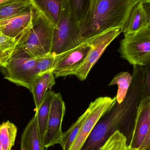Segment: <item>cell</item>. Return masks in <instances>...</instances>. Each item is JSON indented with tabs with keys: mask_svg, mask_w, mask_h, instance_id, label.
<instances>
[{
	"mask_svg": "<svg viewBox=\"0 0 150 150\" xmlns=\"http://www.w3.org/2000/svg\"><path fill=\"white\" fill-rule=\"evenodd\" d=\"M132 81L127 97L116 104L100 120L81 150H98L107 139L137 112L141 101V74L140 66H134Z\"/></svg>",
	"mask_w": 150,
	"mask_h": 150,
	"instance_id": "6da1fadb",
	"label": "cell"
},
{
	"mask_svg": "<svg viewBox=\"0 0 150 150\" xmlns=\"http://www.w3.org/2000/svg\"><path fill=\"white\" fill-rule=\"evenodd\" d=\"M136 0H99L81 26L84 42L111 29L123 27Z\"/></svg>",
	"mask_w": 150,
	"mask_h": 150,
	"instance_id": "7a4b0ae2",
	"label": "cell"
},
{
	"mask_svg": "<svg viewBox=\"0 0 150 150\" xmlns=\"http://www.w3.org/2000/svg\"><path fill=\"white\" fill-rule=\"evenodd\" d=\"M54 25L39 11L31 25L17 42L30 57L37 58L51 53Z\"/></svg>",
	"mask_w": 150,
	"mask_h": 150,
	"instance_id": "3957f363",
	"label": "cell"
},
{
	"mask_svg": "<svg viewBox=\"0 0 150 150\" xmlns=\"http://www.w3.org/2000/svg\"><path fill=\"white\" fill-rule=\"evenodd\" d=\"M80 24L71 11L69 0H63L57 26L54 28L51 53L57 55L83 43Z\"/></svg>",
	"mask_w": 150,
	"mask_h": 150,
	"instance_id": "277c9868",
	"label": "cell"
},
{
	"mask_svg": "<svg viewBox=\"0 0 150 150\" xmlns=\"http://www.w3.org/2000/svg\"><path fill=\"white\" fill-rule=\"evenodd\" d=\"M37 62V58L30 57L22 48L16 47L7 64L1 69L5 79L31 92L33 85L39 74Z\"/></svg>",
	"mask_w": 150,
	"mask_h": 150,
	"instance_id": "5b68a950",
	"label": "cell"
},
{
	"mask_svg": "<svg viewBox=\"0 0 150 150\" xmlns=\"http://www.w3.org/2000/svg\"><path fill=\"white\" fill-rule=\"evenodd\" d=\"M120 57L133 66L150 62V27L124 36L118 49Z\"/></svg>",
	"mask_w": 150,
	"mask_h": 150,
	"instance_id": "8992f818",
	"label": "cell"
},
{
	"mask_svg": "<svg viewBox=\"0 0 150 150\" xmlns=\"http://www.w3.org/2000/svg\"><path fill=\"white\" fill-rule=\"evenodd\" d=\"M116 97H100L90 103L87 115L69 150H81L100 120L116 104Z\"/></svg>",
	"mask_w": 150,
	"mask_h": 150,
	"instance_id": "52a82bcc",
	"label": "cell"
},
{
	"mask_svg": "<svg viewBox=\"0 0 150 150\" xmlns=\"http://www.w3.org/2000/svg\"><path fill=\"white\" fill-rule=\"evenodd\" d=\"M121 33L120 28L111 29L91 38V50L84 62L74 75L81 81L85 80L108 47Z\"/></svg>",
	"mask_w": 150,
	"mask_h": 150,
	"instance_id": "ba28073f",
	"label": "cell"
},
{
	"mask_svg": "<svg viewBox=\"0 0 150 150\" xmlns=\"http://www.w3.org/2000/svg\"><path fill=\"white\" fill-rule=\"evenodd\" d=\"M91 48L90 39L69 51L56 55L53 69L55 78L74 75L84 62Z\"/></svg>",
	"mask_w": 150,
	"mask_h": 150,
	"instance_id": "9c48e42d",
	"label": "cell"
},
{
	"mask_svg": "<svg viewBox=\"0 0 150 150\" xmlns=\"http://www.w3.org/2000/svg\"><path fill=\"white\" fill-rule=\"evenodd\" d=\"M65 112V102L61 94L54 92L51 102L47 129L43 144L45 149L60 143L63 134L62 123Z\"/></svg>",
	"mask_w": 150,
	"mask_h": 150,
	"instance_id": "30bf717a",
	"label": "cell"
},
{
	"mask_svg": "<svg viewBox=\"0 0 150 150\" xmlns=\"http://www.w3.org/2000/svg\"><path fill=\"white\" fill-rule=\"evenodd\" d=\"M38 12L33 5L26 12L0 21V30L5 35L18 42L30 27Z\"/></svg>",
	"mask_w": 150,
	"mask_h": 150,
	"instance_id": "8fae6325",
	"label": "cell"
},
{
	"mask_svg": "<svg viewBox=\"0 0 150 150\" xmlns=\"http://www.w3.org/2000/svg\"><path fill=\"white\" fill-rule=\"evenodd\" d=\"M134 127L129 146L139 149L150 127V100L141 101L137 108Z\"/></svg>",
	"mask_w": 150,
	"mask_h": 150,
	"instance_id": "7c38bea8",
	"label": "cell"
},
{
	"mask_svg": "<svg viewBox=\"0 0 150 150\" xmlns=\"http://www.w3.org/2000/svg\"><path fill=\"white\" fill-rule=\"evenodd\" d=\"M150 27V18L144 8L143 3H137L130 11L128 17L122 28L124 36L134 33Z\"/></svg>",
	"mask_w": 150,
	"mask_h": 150,
	"instance_id": "4fadbf2b",
	"label": "cell"
},
{
	"mask_svg": "<svg viewBox=\"0 0 150 150\" xmlns=\"http://www.w3.org/2000/svg\"><path fill=\"white\" fill-rule=\"evenodd\" d=\"M55 84V76L53 70L39 74L38 76L31 91L33 95L36 111L39 108L47 91L51 90Z\"/></svg>",
	"mask_w": 150,
	"mask_h": 150,
	"instance_id": "5bb4252c",
	"label": "cell"
},
{
	"mask_svg": "<svg viewBox=\"0 0 150 150\" xmlns=\"http://www.w3.org/2000/svg\"><path fill=\"white\" fill-rule=\"evenodd\" d=\"M43 147L35 114L22 134L20 150H40Z\"/></svg>",
	"mask_w": 150,
	"mask_h": 150,
	"instance_id": "9a60e30c",
	"label": "cell"
},
{
	"mask_svg": "<svg viewBox=\"0 0 150 150\" xmlns=\"http://www.w3.org/2000/svg\"><path fill=\"white\" fill-rule=\"evenodd\" d=\"M63 0H32L34 7L54 25L57 26Z\"/></svg>",
	"mask_w": 150,
	"mask_h": 150,
	"instance_id": "2e32d148",
	"label": "cell"
},
{
	"mask_svg": "<svg viewBox=\"0 0 150 150\" xmlns=\"http://www.w3.org/2000/svg\"><path fill=\"white\" fill-rule=\"evenodd\" d=\"M33 6L31 0H8L0 4V21L26 12Z\"/></svg>",
	"mask_w": 150,
	"mask_h": 150,
	"instance_id": "e0dca14e",
	"label": "cell"
},
{
	"mask_svg": "<svg viewBox=\"0 0 150 150\" xmlns=\"http://www.w3.org/2000/svg\"><path fill=\"white\" fill-rule=\"evenodd\" d=\"M54 93V92L52 91L51 90L47 91L39 108L36 110L35 113L37 115L39 130L43 145L47 129L50 106Z\"/></svg>",
	"mask_w": 150,
	"mask_h": 150,
	"instance_id": "ac0fdd59",
	"label": "cell"
},
{
	"mask_svg": "<svg viewBox=\"0 0 150 150\" xmlns=\"http://www.w3.org/2000/svg\"><path fill=\"white\" fill-rule=\"evenodd\" d=\"M132 76L128 72H122L116 75L110 82L109 86L117 84L118 89L116 97V101L120 104L126 98L131 85Z\"/></svg>",
	"mask_w": 150,
	"mask_h": 150,
	"instance_id": "d6986e66",
	"label": "cell"
},
{
	"mask_svg": "<svg viewBox=\"0 0 150 150\" xmlns=\"http://www.w3.org/2000/svg\"><path fill=\"white\" fill-rule=\"evenodd\" d=\"M17 128L9 121L0 124V143L3 150H11L15 144Z\"/></svg>",
	"mask_w": 150,
	"mask_h": 150,
	"instance_id": "ffe728a7",
	"label": "cell"
},
{
	"mask_svg": "<svg viewBox=\"0 0 150 150\" xmlns=\"http://www.w3.org/2000/svg\"><path fill=\"white\" fill-rule=\"evenodd\" d=\"M87 114V111L86 110L67 131L63 133L60 143L62 150H69L70 149L77 136L78 134Z\"/></svg>",
	"mask_w": 150,
	"mask_h": 150,
	"instance_id": "44dd1931",
	"label": "cell"
},
{
	"mask_svg": "<svg viewBox=\"0 0 150 150\" xmlns=\"http://www.w3.org/2000/svg\"><path fill=\"white\" fill-rule=\"evenodd\" d=\"M71 11L80 24V27L86 20L89 14V0H69Z\"/></svg>",
	"mask_w": 150,
	"mask_h": 150,
	"instance_id": "7402d4cb",
	"label": "cell"
},
{
	"mask_svg": "<svg viewBox=\"0 0 150 150\" xmlns=\"http://www.w3.org/2000/svg\"><path fill=\"white\" fill-rule=\"evenodd\" d=\"M127 139L120 130L115 131L98 150H125Z\"/></svg>",
	"mask_w": 150,
	"mask_h": 150,
	"instance_id": "603a6c76",
	"label": "cell"
},
{
	"mask_svg": "<svg viewBox=\"0 0 150 150\" xmlns=\"http://www.w3.org/2000/svg\"><path fill=\"white\" fill-rule=\"evenodd\" d=\"M141 74V101L150 100V62L140 66Z\"/></svg>",
	"mask_w": 150,
	"mask_h": 150,
	"instance_id": "cb8c5ba5",
	"label": "cell"
},
{
	"mask_svg": "<svg viewBox=\"0 0 150 150\" xmlns=\"http://www.w3.org/2000/svg\"><path fill=\"white\" fill-rule=\"evenodd\" d=\"M56 56V55L54 54L49 53L43 56L37 57V67L39 74L53 70Z\"/></svg>",
	"mask_w": 150,
	"mask_h": 150,
	"instance_id": "d4e9b609",
	"label": "cell"
},
{
	"mask_svg": "<svg viewBox=\"0 0 150 150\" xmlns=\"http://www.w3.org/2000/svg\"><path fill=\"white\" fill-rule=\"evenodd\" d=\"M17 42L16 40L8 37L0 30V51L11 53L16 47Z\"/></svg>",
	"mask_w": 150,
	"mask_h": 150,
	"instance_id": "484cf974",
	"label": "cell"
},
{
	"mask_svg": "<svg viewBox=\"0 0 150 150\" xmlns=\"http://www.w3.org/2000/svg\"><path fill=\"white\" fill-rule=\"evenodd\" d=\"M150 146V127L148 133L138 150H145Z\"/></svg>",
	"mask_w": 150,
	"mask_h": 150,
	"instance_id": "4316f807",
	"label": "cell"
},
{
	"mask_svg": "<svg viewBox=\"0 0 150 150\" xmlns=\"http://www.w3.org/2000/svg\"><path fill=\"white\" fill-rule=\"evenodd\" d=\"M11 53L3 52L0 51V67H4L6 65Z\"/></svg>",
	"mask_w": 150,
	"mask_h": 150,
	"instance_id": "83f0119b",
	"label": "cell"
},
{
	"mask_svg": "<svg viewBox=\"0 0 150 150\" xmlns=\"http://www.w3.org/2000/svg\"><path fill=\"white\" fill-rule=\"evenodd\" d=\"M98 1L99 0H89V1H90V6L88 17L90 16V14H91V12L94 9V7L96 6V4H97V2H98Z\"/></svg>",
	"mask_w": 150,
	"mask_h": 150,
	"instance_id": "f1b7e54d",
	"label": "cell"
},
{
	"mask_svg": "<svg viewBox=\"0 0 150 150\" xmlns=\"http://www.w3.org/2000/svg\"><path fill=\"white\" fill-rule=\"evenodd\" d=\"M142 3L144 8L150 18V3L147 2H144Z\"/></svg>",
	"mask_w": 150,
	"mask_h": 150,
	"instance_id": "f546056e",
	"label": "cell"
},
{
	"mask_svg": "<svg viewBox=\"0 0 150 150\" xmlns=\"http://www.w3.org/2000/svg\"><path fill=\"white\" fill-rule=\"evenodd\" d=\"M125 150H138V149H133V148H131L130 146H127V147H126V149H125Z\"/></svg>",
	"mask_w": 150,
	"mask_h": 150,
	"instance_id": "4dcf8cb0",
	"label": "cell"
},
{
	"mask_svg": "<svg viewBox=\"0 0 150 150\" xmlns=\"http://www.w3.org/2000/svg\"><path fill=\"white\" fill-rule=\"evenodd\" d=\"M136 1H137L138 2H146L147 0H136Z\"/></svg>",
	"mask_w": 150,
	"mask_h": 150,
	"instance_id": "1f68e13d",
	"label": "cell"
},
{
	"mask_svg": "<svg viewBox=\"0 0 150 150\" xmlns=\"http://www.w3.org/2000/svg\"><path fill=\"white\" fill-rule=\"evenodd\" d=\"M8 1V0H0V4L2 3L7 1Z\"/></svg>",
	"mask_w": 150,
	"mask_h": 150,
	"instance_id": "d6a6232c",
	"label": "cell"
},
{
	"mask_svg": "<svg viewBox=\"0 0 150 150\" xmlns=\"http://www.w3.org/2000/svg\"><path fill=\"white\" fill-rule=\"evenodd\" d=\"M0 150H3L2 148L1 145V143H0Z\"/></svg>",
	"mask_w": 150,
	"mask_h": 150,
	"instance_id": "836d02e7",
	"label": "cell"
},
{
	"mask_svg": "<svg viewBox=\"0 0 150 150\" xmlns=\"http://www.w3.org/2000/svg\"><path fill=\"white\" fill-rule=\"evenodd\" d=\"M145 150H150V147H149V148H147L146 149H145Z\"/></svg>",
	"mask_w": 150,
	"mask_h": 150,
	"instance_id": "e575fe53",
	"label": "cell"
},
{
	"mask_svg": "<svg viewBox=\"0 0 150 150\" xmlns=\"http://www.w3.org/2000/svg\"><path fill=\"white\" fill-rule=\"evenodd\" d=\"M40 150H45V148L44 147H43V148H41V149Z\"/></svg>",
	"mask_w": 150,
	"mask_h": 150,
	"instance_id": "d590c367",
	"label": "cell"
},
{
	"mask_svg": "<svg viewBox=\"0 0 150 150\" xmlns=\"http://www.w3.org/2000/svg\"><path fill=\"white\" fill-rule=\"evenodd\" d=\"M146 2H149L150 3V0H147V1H146Z\"/></svg>",
	"mask_w": 150,
	"mask_h": 150,
	"instance_id": "8d00e7d4",
	"label": "cell"
},
{
	"mask_svg": "<svg viewBox=\"0 0 150 150\" xmlns=\"http://www.w3.org/2000/svg\"><path fill=\"white\" fill-rule=\"evenodd\" d=\"M31 1H32V0H31Z\"/></svg>",
	"mask_w": 150,
	"mask_h": 150,
	"instance_id": "74e56055",
	"label": "cell"
}]
</instances>
